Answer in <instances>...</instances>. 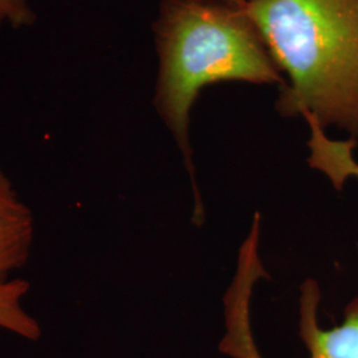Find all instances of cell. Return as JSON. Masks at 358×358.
Listing matches in <instances>:
<instances>
[{"mask_svg": "<svg viewBox=\"0 0 358 358\" xmlns=\"http://www.w3.org/2000/svg\"><path fill=\"white\" fill-rule=\"evenodd\" d=\"M310 128L309 165L325 173L337 190H341L346 179L358 177V164L353 158V149L357 141L350 138L345 142L329 140L324 129L312 117H306Z\"/></svg>", "mask_w": 358, "mask_h": 358, "instance_id": "cell-5", "label": "cell"}, {"mask_svg": "<svg viewBox=\"0 0 358 358\" xmlns=\"http://www.w3.org/2000/svg\"><path fill=\"white\" fill-rule=\"evenodd\" d=\"M260 215L241 247L238 268L224 296L226 334L219 350L232 358H263L251 329L250 304L256 282L268 276L259 256ZM320 287L307 279L301 285L299 303V336L307 346L309 358H358V296L345 308L341 325L322 329L317 321Z\"/></svg>", "mask_w": 358, "mask_h": 358, "instance_id": "cell-3", "label": "cell"}, {"mask_svg": "<svg viewBox=\"0 0 358 358\" xmlns=\"http://www.w3.org/2000/svg\"><path fill=\"white\" fill-rule=\"evenodd\" d=\"M28 289V282L23 280H8L0 285V328L27 340H38L41 329L22 306Z\"/></svg>", "mask_w": 358, "mask_h": 358, "instance_id": "cell-6", "label": "cell"}, {"mask_svg": "<svg viewBox=\"0 0 358 358\" xmlns=\"http://www.w3.org/2000/svg\"><path fill=\"white\" fill-rule=\"evenodd\" d=\"M34 239V217L0 171V285L28 259Z\"/></svg>", "mask_w": 358, "mask_h": 358, "instance_id": "cell-4", "label": "cell"}, {"mask_svg": "<svg viewBox=\"0 0 358 358\" xmlns=\"http://www.w3.org/2000/svg\"><path fill=\"white\" fill-rule=\"evenodd\" d=\"M217 1H222V3H227L231 6H238V7H244L247 0H217Z\"/></svg>", "mask_w": 358, "mask_h": 358, "instance_id": "cell-8", "label": "cell"}, {"mask_svg": "<svg viewBox=\"0 0 358 358\" xmlns=\"http://www.w3.org/2000/svg\"><path fill=\"white\" fill-rule=\"evenodd\" d=\"M159 71L154 103L194 179L190 110L220 81L282 84V71L244 7L210 0H162L153 26Z\"/></svg>", "mask_w": 358, "mask_h": 358, "instance_id": "cell-2", "label": "cell"}, {"mask_svg": "<svg viewBox=\"0 0 358 358\" xmlns=\"http://www.w3.org/2000/svg\"><path fill=\"white\" fill-rule=\"evenodd\" d=\"M244 10L288 75L276 109L358 141V0H247Z\"/></svg>", "mask_w": 358, "mask_h": 358, "instance_id": "cell-1", "label": "cell"}, {"mask_svg": "<svg viewBox=\"0 0 358 358\" xmlns=\"http://www.w3.org/2000/svg\"><path fill=\"white\" fill-rule=\"evenodd\" d=\"M36 15L28 6L27 0H0V27L4 23L13 29L32 26Z\"/></svg>", "mask_w": 358, "mask_h": 358, "instance_id": "cell-7", "label": "cell"}]
</instances>
